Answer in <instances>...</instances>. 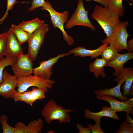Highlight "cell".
<instances>
[{
  "instance_id": "6da1fadb",
  "label": "cell",
  "mask_w": 133,
  "mask_h": 133,
  "mask_svg": "<svg viewBox=\"0 0 133 133\" xmlns=\"http://www.w3.org/2000/svg\"><path fill=\"white\" fill-rule=\"evenodd\" d=\"M91 17L103 29L106 37L110 35L121 22L117 14L108 7L101 5H96Z\"/></svg>"
},
{
  "instance_id": "7a4b0ae2",
  "label": "cell",
  "mask_w": 133,
  "mask_h": 133,
  "mask_svg": "<svg viewBox=\"0 0 133 133\" xmlns=\"http://www.w3.org/2000/svg\"><path fill=\"white\" fill-rule=\"evenodd\" d=\"M75 111L71 109H64L62 106L57 105L54 100L51 99L44 105L41 113L48 124L54 120H57L60 124L65 123L69 122L71 120L68 113Z\"/></svg>"
},
{
  "instance_id": "3957f363",
  "label": "cell",
  "mask_w": 133,
  "mask_h": 133,
  "mask_svg": "<svg viewBox=\"0 0 133 133\" xmlns=\"http://www.w3.org/2000/svg\"><path fill=\"white\" fill-rule=\"evenodd\" d=\"M55 81L45 79L40 76L32 75L17 78V92L22 93L27 91L30 87H34L44 90L47 93L49 89L52 88Z\"/></svg>"
},
{
  "instance_id": "277c9868",
  "label": "cell",
  "mask_w": 133,
  "mask_h": 133,
  "mask_svg": "<svg viewBox=\"0 0 133 133\" xmlns=\"http://www.w3.org/2000/svg\"><path fill=\"white\" fill-rule=\"evenodd\" d=\"M45 6L41 7L42 10H46L49 13L50 17L51 22L54 28H58L61 31L63 39L69 46L72 45L74 43V40L72 36L68 35L64 30V25L68 20L69 15V12L64 11L60 13L55 10L52 8L50 3L48 1H46Z\"/></svg>"
},
{
  "instance_id": "5b68a950",
  "label": "cell",
  "mask_w": 133,
  "mask_h": 133,
  "mask_svg": "<svg viewBox=\"0 0 133 133\" xmlns=\"http://www.w3.org/2000/svg\"><path fill=\"white\" fill-rule=\"evenodd\" d=\"M49 30L48 25L44 23L31 34L27 42L28 48L27 54L33 62L37 58L44 43L45 35Z\"/></svg>"
},
{
  "instance_id": "8992f818",
  "label": "cell",
  "mask_w": 133,
  "mask_h": 133,
  "mask_svg": "<svg viewBox=\"0 0 133 133\" xmlns=\"http://www.w3.org/2000/svg\"><path fill=\"white\" fill-rule=\"evenodd\" d=\"M129 25L127 21L121 22L110 35L101 40L102 43L113 45L117 48L118 52L127 50V39L129 35L126 28Z\"/></svg>"
},
{
  "instance_id": "52a82bcc",
  "label": "cell",
  "mask_w": 133,
  "mask_h": 133,
  "mask_svg": "<svg viewBox=\"0 0 133 133\" xmlns=\"http://www.w3.org/2000/svg\"><path fill=\"white\" fill-rule=\"evenodd\" d=\"M88 11L85 10L83 0H79L75 12L66 23L65 27L67 29H71L76 26L88 27L93 31L96 28L89 20L88 16Z\"/></svg>"
},
{
  "instance_id": "ba28073f",
  "label": "cell",
  "mask_w": 133,
  "mask_h": 133,
  "mask_svg": "<svg viewBox=\"0 0 133 133\" xmlns=\"http://www.w3.org/2000/svg\"><path fill=\"white\" fill-rule=\"evenodd\" d=\"M27 54L17 57L16 62L11 66L14 75L17 78L25 77L33 73V64Z\"/></svg>"
},
{
  "instance_id": "9c48e42d",
  "label": "cell",
  "mask_w": 133,
  "mask_h": 133,
  "mask_svg": "<svg viewBox=\"0 0 133 133\" xmlns=\"http://www.w3.org/2000/svg\"><path fill=\"white\" fill-rule=\"evenodd\" d=\"M2 82L0 83V95L6 99L13 98L17 92V78L9 73L6 70L3 72Z\"/></svg>"
},
{
  "instance_id": "30bf717a",
  "label": "cell",
  "mask_w": 133,
  "mask_h": 133,
  "mask_svg": "<svg viewBox=\"0 0 133 133\" xmlns=\"http://www.w3.org/2000/svg\"><path fill=\"white\" fill-rule=\"evenodd\" d=\"M69 55L68 52L59 53L56 56L40 62L39 66L33 68V73L34 75L40 76L47 79H50L52 74V68L53 65L57 62L60 58Z\"/></svg>"
},
{
  "instance_id": "8fae6325",
  "label": "cell",
  "mask_w": 133,
  "mask_h": 133,
  "mask_svg": "<svg viewBox=\"0 0 133 133\" xmlns=\"http://www.w3.org/2000/svg\"><path fill=\"white\" fill-rule=\"evenodd\" d=\"M97 99L105 100L109 103L110 107L116 112H124L127 114H133V98L125 101H120L115 97L110 96H96Z\"/></svg>"
},
{
  "instance_id": "7c38bea8",
  "label": "cell",
  "mask_w": 133,
  "mask_h": 133,
  "mask_svg": "<svg viewBox=\"0 0 133 133\" xmlns=\"http://www.w3.org/2000/svg\"><path fill=\"white\" fill-rule=\"evenodd\" d=\"M46 93L42 89L34 87L31 91H26L20 93L17 92L12 98L15 102L23 101L32 106L33 103L37 100L44 99Z\"/></svg>"
},
{
  "instance_id": "4fadbf2b",
  "label": "cell",
  "mask_w": 133,
  "mask_h": 133,
  "mask_svg": "<svg viewBox=\"0 0 133 133\" xmlns=\"http://www.w3.org/2000/svg\"><path fill=\"white\" fill-rule=\"evenodd\" d=\"M7 41L4 55L7 57H17L23 54V49L10 28L6 32Z\"/></svg>"
},
{
  "instance_id": "5bb4252c",
  "label": "cell",
  "mask_w": 133,
  "mask_h": 133,
  "mask_svg": "<svg viewBox=\"0 0 133 133\" xmlns=\"http://www.w3.org/2000/svg\"><path fill=\"white\" fill-rule=\"evenodd\" d=\"M43 126L41 118L31 121L27 126L24 123L19 121L15 125L14 133H40L42 132Z\"/></svg>"
},
{
  "instance_id": "9a60e30c",
  "label": "cell",
  "mask_w": 133,
  "mask_h": 133,
  "mask_svg": "<svg viewBox=\"0 0 133 133\" xmlns=\"http://www.w3.org/2000/svg\"><path fill=\"white\" fill-rule=\"evenodd\" d=\"M133 58V52L122 54L118 52L113 59L108 62L105 67L110 66L113 68L115 71L113 75L116 77L121 73L124 64Z\"/></svg>"
},
{
  "instance_id": "2e32d148",
  "label": "cell",
  "mask_w": 133,
  "mask_h": 133,
  "mask_svg": "<svg viewBox=\"0 0 133 133\" xmlns=\"http://www.w3.org/2000/svg\"><path fill=\"white\" fill-rule=\"evenodd\" d=\"M85 116L87 118L92 119L96 122L101 123V118L105 116L116 120H119L116 112L111 107L108 106L103 107L102 110L98 112H92L86 109L85 110Z\"/></svg>"
},
{
  "instance_id": "e0dca14e",
  "label": "cell",
  "mask_w": 133,
  "mask_h": 133,
  "mask_svg": "<svg viewBox=\"0 0 133 133\" xmlns=\"http://www.w3.org/2000/svg\"><path fill=\"white\" fill-rule=\"evenodd\" d=\"M115 81L118 83L116 87L108 89H100L94 91V93L98 96H110L117 98L122 101L127 100L129 99L128 97L123 95L120 91V87L125 82L124 79L116 77Z\"/></svg>"
},
{
  "instance_id": "ac0fdd59",
  "label": "cell",
  "mask_w": 133,
  "mask_h": 133,
  "mask_svg": "<svg viewBox=\"0 0 133 133\" xmlns=\"http://www.w3.org/2000/svg\"><path fill=\"white\" fill-rule=\"evenodd\" d=\"M109 44L105 43L98 48L94 50H89L83 47L79 46L69 50L68 52L69 54H73L75 56L83 57L89 56L92 59L96 58L100 54L104 48Z\"/></svg>"
},
{
  "instance_id": "d6986e66",
  "label": "cell",
  "mask_w": 133,
  "mask_h": 133,
  "mask_svg": "<svg viewBox=\"0 0 133 133\" xmlns=\"http://www.w3.org/2000/svg\"><path fill=\"white\" fill-rule=\"evenodd\" d=\"M116 77L123 78L125 83L122 88L124 90L123 95L127 97L130 96L131 87L133 83V69L131 67H124L120 74Z\"/></svg>"
},
{
  "instance_id": "ffe728a7",
  "label": "cell",
  "mask_w": 133,
  "mask_h": 133,
  "mask_svg": "<svg viewBox=\"0 0 133 133\" xmlns=\"http://www.w3.org/2000/svg\"><path fill=\"white\" fill-rule=\"evenodd\" d=\"M108 62L102 58H96L93 62L89 64V70L94 73L95 77L97 78L101 76L102 78H104L106 75L104 72V67Z\"/></svg>"
},
{
  "instance_id": "44dd1931",
  "label": "cell",
  "mask_w": 133,
  "mask_h": 133,
  "mask_svg": "<svg viewBox=\"0 0 133 133\" xmlns=\"http://www.w3.org/2000/svg\"><path fill=\"white\" fill-rule=\"evenodd\" d=\"M45 23L44 21L38 17L28 21H23L17 26L29 34H31Z\"/></svg>"
},
{
  "instance_id": "7402d4cb",
  "label": "cell",
  "mask_w": 133,
  "mask_h": 133,
  "mask_svg": "<svg viewBox=\"0 0 133 133\" xmlns=\"http://www.w3.org/2000/svg\"><path fill=\"white\" fill-rule=\"evenodd\" d=\"M11 28L21 45L24 43L28 42L31 34L25 31L18 26L12 24Z\"/></svg>"
},
{
  "instance_id": "603a6c76",
  "label": "cell",
  "mask_w": 133,
  "mask_h": 133,
  "mask_svg": "<svg viewBox=\"0 0 133 133\" xmlns=\"http://www.w3.org/2000/svg\"><path fill=\"white\" fill-rule=\"evenodd\" d=\"M107 7L120 17H122L125 12L124 7L123 5L122 0H106Z\"/></svg>"
},
{
  "instance_id": "cb8c5ba5",
  "label": "cell",
  "mask_w": 133,
  "mask_h": 133,
  "mask_svg": "<svg viewBox=\"0 0 133 133\" xmlns=\"http://www.w3.org/2000/svg\"><path fill=\"white\" fill-rule=\"evenodd\" d=\"M106 46L101 53L102 58L108 62L112 60L118 52L116 48L113 45L110 44Z\"/></svg>"
},
{
  "instance_id": "d4e9b609",
  "label": "cell",
  "mask_w": 133,
  "mask_h": 133,
  "mask_svg": "<svg viewBox=\"0 0 133 133\" xmlns=\"http://www.w3.org/2000/svg\"><path fill=\"white\" fill-rule=\"evenodd\" d=\"M17 57H3L0 59V83L2 82V75L4 68L13 64L16 62Z\"/></svg>"
},
{
  "instance_id": "484cf974",
  "label": "cell",
  "mask_w": 133,
  "mask_h": 133,
  "mask_svg": "<svg viewBox=\"0 0 133 133\" xmlns=\"http://www.w3.org/2000/svg\"><path fill=\"white\" fill-rule=\"evenodd\" d=\"M8 117L4 115L0 116V123L1 126L3 133H14L15 128L7 123Z\"/></svg>"
},
{
  "instance_id": "4316f807",
  "label": "cell",
  "mask_w": 133,
  "mask_h": 133,
  "mask_svg": "<svg viewBox=\"0 0 133 133\" xmlns=\"http://www.w3.org/2000/svg\"><path fill=\"white\" fill-rule=\"evenodd\" d=\"M115 133H133V124L126 120L124 121L120 125L119 127Z\"/></svg>"
},
{
  "instance_id": "83f0119b",
  "label": "cell",
  "mask_w": 133,
  "mask_h": 133,
  "mask_svg": "<svg viewBox=\"0 0 133 133\" xmlns=\"http://www.w3.org/2000/svg\"><path fill=\"white\" fill-rule=\"evenodd\" d=\"M7 41V35L6 32L0 34V59L4 55Z\"/></svg>"
},
{
  "instance_id": "f1b7e54d",
  "label": "cell",
  "mask_w": 133,
  "mask_h": 133,
  "mask_svg": "<svg viewBox=\"0 0 133 133\" xmlns=\"http://www.w3.org/2000/svg\"><path fill=\"white\" fill-rule=\"evenodd\" d=\"M17 0H7L6 3V10L3 17L0 19V24H2L3 21L7 17L8 11L13 8L14 4L17 3Z\"/></svg>"
},
{
  "instance_id": "f546056e",
  "label": "cell",
  "mask_w": 133,
  "mask_h": 133,
  "mask_svg": "<svg viewBox=\"0 0 133 133\" xmlns=\"http://www.w3.org/2000/svg\"><path fill=\"white\" fill-rule=\"evenodd\" d=\"M32 2L31 6L28 9L29 11H33L39 7H44L46 4L44 0H33Z\"/></svg>"
},
{
  "instance_id": "4dcf8cb0",
  "label": "cell",
  "mask_w": 133,
  "mask_h": 133,
  "mask_svg": "<svg viewBox=\"0 0 133 133\" xmlns=\"http://www.w3.org/2000/svg\"><path fill=\"white\" fill-rule=\"evenodd\" d=\"M100 123L96 122L94 125L89 124L87 126L92 133H104L101 127Z\"/></svg>"
},
{
  "instance_id": "1f68e13d",
  "label": "cell",
  "mask_w": 133,
  "mask_h": 133,
  "mask_svg": "<svg viewBox=\"0 0 133 133\" xmlns=\"http://www.w3.org/2000/svg\"><path fill=\"white\" fill-rule=\"evenodd\" d=\"M77 127L79 130L78 133H90L91 131L88 127L84 128L82 125L77 124Z\"/></svg>"
},
{
  "instance_id": "d6a6232c",
  "label": "cell",
  "mask_w": 133,
  "mask_h": 133,
  "mask_svg": "<svg viewBox=\"0 0 133 133\" xmlns=\"http://www.w3.org/2000/svg\"><path fill=\"white\" fill-rule=\"evenodd\" d=\"M128 53L133 52V39L127 42Z\"/></svg>"
},
{
  "instance_id": "836d02e7",
  "label": "cell",
  "mask_w": 133,
  "mask_h": 133,
  "mask_svg": "<svg viewBox=\"0 0 133 133\" xmlns=\"http://www.w3.org/2000/svg\"><path fill=\"white\" fill-rule=\"evenodd\" d=\"M85 0L86 1L93 0L99 3L102 6L107 7L106 4V0Z\"/></svg>"
},
{
  "instance_id": "e575fe53",
  "label": "cell",
  "mask_w": 133,
  "mask_h": 133,
  "mask_svg": "<svg viewBox=\"0 0 133 133\" xmlns=\"http://www.w3.org/2000/svg\"><path fill=\"white\" fill-rule=\"evenodd\" d=\"M126 120L131 123L133 124V120L129 114H127L126 115Z\"/></svg>"
},
{
  "instance_id": "d590c367",
  "label": "cell",
  "mask_w": 133,
  "mask_h": 133,
  "mask_svg": "<svg viewBox=\"0 0 133 133\" xmlns=\"http://www.w3.org/2000/svg\"><path fill=\"white\" fill-rule=\"evenodd\" d=\"M133 85H132L130 90V95L131 96L133 95Z\"/></svg>"
},
{
  "instance_id": "8d00e7d4",
  "label": "cell",
  "mask_w": 133,
  "mask_h": 133,
  "mask_svg": "<svg viewBox=\"0 0 133 133\" xmlns=\"http://www.w3.org/2000/svg\"><path fill=\"white\" fill-rule=\"evenodd\" d=\"M53 131L52 130H50V131H49L48 132V133H53Z\"/></svg>"
}]
</instances>
